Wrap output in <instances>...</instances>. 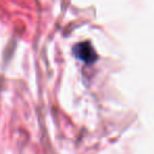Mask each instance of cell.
<instances>
[{"instance_id":"1","label":"cell","mask_w":154,"mask_h":154,"mask_svg":"<svg viewBox=\"0 0 154 154\" xmlns=\"http://www.w3.org/2000/svg\"><path fill=\"white\" fill-rule=\"evenodd\" d=\"M73 53L78 59L84 61L85 63L92 64L96 61V52L89 41H84V42H79L74 45Z\"/></svg>"}]
</instances>
